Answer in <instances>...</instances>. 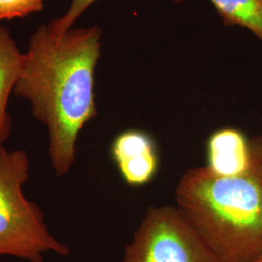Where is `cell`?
Returning <instances> with one entry per match:
<instances>
[{
  "label": "cell",
  "instance_id": "11",
  "mask_svg": "<svg viewBox=\"0 0 262 262\" xmlns=\"http://www.w3.org/2000/svg\"><path fill=\"white\" fill-rule=\"evenodd\" d=\"M253 262H262V255L260 256V257H258V258H257L255 261Z\"/></svg>",
  "mask_w": 262,
  "mask_h": 262
},
{
  "label": "cell",
  "instance_id": "12",
  "mask_svg": "<svg viewBox=\"0 0 262 262\" xmlns=\"http://www.w3.org/2000/svg\"><path fill=\"white\" fill-rule=\"evenodd\" d=\"M259 136H260V138H261V141H262V133H261V134H260V135H259Z\"/></svg>",
  "mask_w": 262,
  "mask_h": 262
},
{
  "label": "cell",
  "instance_id": "4",
  "mask_svg": "<svg viewBox=\"0 0 262 262\" xmlns=\"http://www.w3.org/2000/svg\"><path fill=\"white\" fill-rule=\"evenodd\" d=\"M122 262H224L175 206H151L143 217Z\"/></svg>",
  "mask_w": 262,
  "mask_h": 262
},
{
  "label": "cell",
  "instance_id": "7",
  "mask_svg": "<svg viewBox=\"0 0 262 262\" xmlns=\"http://www.w3.org/2000/svg\"><path fill=\"white\" fill-rule=\"evenodd\" d=\"M25 54L12 37L9 29L0 25V144L8 140L11 118L7 111L10 95L18 83Z\"/></svg>",
  "mask_w": 262,
  "mask_h": 262
},
{
  "label": "cell",
  "instance_id": "5",
  "mask_svg": "<svg viewBox=\"0 0 262 262\" xmlns=\"http://www.w3.org/2000/svg\"><path fill=\"white\" fill-rule=\"evenodd\" d=\"M111 156L123 181L130 187L145 186L158 174V148L145 131L129 129L117 135L111 144Z\"/></svg>",
  "mask_w": 262,
  "mask_h": 262
},
{
  "label": "cell",
  "instance_id": "6",
  "mask_svg": "<svg viewBox=\"0 0 262 262\" xmlns=\"http://www.w3.org/2000/svg\"><path fill=\"white\" fill-rule=\"evenodd\" d=\"M207 168L222 177L238 176L253 162V138L234 127L213 132L206 143Z\"/></svg>",
  "mask_w": 262,
  "mask_h": 262
},
{
  "label": "cell",
  "instance_id": "9",
  "mask_svg": "<svg viewBox=\"0 0 262 262\" xmlns=\"http://www.w3.org/2000/svg\"><path fill=\"white\" fill-rule=\"evenodd\" d=\"M94 1L95 0H72L66 14L58 19L50 21L47 24L48 27L56 35H61L66 33L68 29L72 28L73 24L82 16V14L91 6V4L94 3ZM171 1H174L176 3H182L186 0H171Z\"/></svg>",
  "mask_w": 262,
  "mask_h": 262
},
{
  "label": "cell",
  "instance_id": "2",
  "mask_svg": "<svg viewBox=\"0 0 262 262\" xmlns=\"http://www.w3.org/2000/svg\"><path fill=\"white\" fill-rule=\"evenodd\" d=\"M253 138L251 167L222 177L206 166L187 170L176 187V208L224 262L262 255V141Z\"/></svg>",
  "mask_w": 262,
  "mask_h": 262
},
{
  "label": "cell",
  "instance_id": "10",
  "mask_svg": "<svg viewBox=\"0 0 262 262\" xmlns=\"http://www.w3.org/2000/svg\"><path fill=\"white\" fill-rule=\"evenodd\" d=\"M45 0H0V20L24 18L44 9Z\"/></svg>",
  "mask_w": 262,
  "mask_h": 262
},
{
  "label": "cell",
  "instance_id": "1",
  "mask_svg": "<svg viewBox=\"0 0 262 262\" xmlns=\"http://www.w3.org/2000/svg\"><path fill=\"white\" fill-rule=\"evenodd\" d=\"M102 28H70L61 35L42 25L31 35L14 94L28 100L47 127L49 156L57 176L75 160L76 144L95 118L94 72L101 56Z\"/></svg>",
  "mask_w": 262,
  "mask_h": 262
},
{
  "label": "cell",
  "instance_id": "8",
  "mask_svg": "<svg viewBox=\"0 0 262 262\" xmlns=\"http://www.w3.org/2000/svg\"><path fill=\"white\" fill-rule=\"evenodd\" d=\"M225 26L252 31L262 43V0H210Z\"/></svg>",
  "mask_w": 262,
  "mask_h": 262
},
{
  "label": "cell",
  "instance_id": "3",
  "mask_svg": "<svg viewBox=\"0 0 262 262\" xmlns=\"http://www.w3.org/2000/svg\"><path fill=\"white\" fill-rule=\"evenodd\" d=\"M29 160L24 150L0 144V256L44 262V254L68 255L69 248L48 230L40 208L25 196Z\"/></svg>",
  "mask_w": 262,
  "mask_h": 262
}]
</instances>
